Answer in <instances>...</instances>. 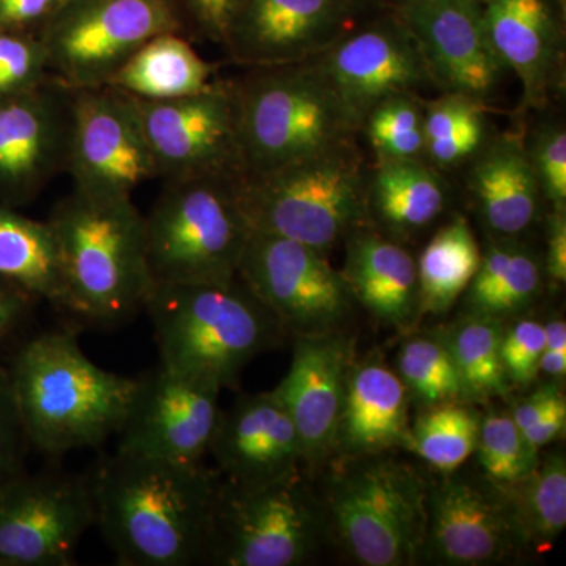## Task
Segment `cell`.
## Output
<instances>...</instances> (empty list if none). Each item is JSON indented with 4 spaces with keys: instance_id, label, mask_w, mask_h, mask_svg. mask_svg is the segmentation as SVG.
Returning <instances> with one entry per match:
<instances>
[{
    "instance_id": "cell-30",
    "label": "cell",
    "mask_w": 566,
    "mask_h": 566,
    "mask_svg": "<svg viewBox=\"0 0 566 566\" xmlns=\"http://www.w3.org/2000/svg\"><path fill=\"white\" fill-rule=\"evenodd\" d=\"M539 256L517 240H493L464 292L465 314L502 322L521 314L542 292Z\"/></svg>"
},
{
    "instance_id": "cell-14",
    "label": "cell",
    "mask_w": 566,
    "mask_h": 566,
    "mask_svg": "<svg viewBox=\"0 0 566 566\" xmlns=\"http://www.w3.org/2000/svg\"><path fill=\"white\" fill-rule=\"evenodd\" d=\"M132 98L158 178L241 174L233 85L214 82L196 95L164 102Z\"/></svg>"
},
{
    "instance_id": "cell-16",
    "label": "cell",
    "mask_w": 566,
    "mask_h": 566,
    "mask_svg": "<svg viewBox=\"0 0 566 566\" xmlns=\"http://www.w3.org/2000/svg\"><path fill=\"white\" fill-rule=\"evenodd\" d=\"M460 469L430 483L420 562L493 565L526 547L505 491L483 474H460Z\"/></svg>"
},
{
    "instance_id": "cell-5",
    "label": "cell",
    "mask_w": 566,
    "mask_h": 566,
    "mask_svg": "<svg viewBox=\"0 0 566 566\" xmlns=\"http://www.w3.org/2000/svg\"><path fill=\"white\" fill-rule=\"evenodd\" d=\"M430 483L416 468L387 452L340 455L324 482L327 535L364 566L420 562Z\"/></svg>"
},
{
    "instance_id": "cell-12",
    "label": "cell",
    "mask_w": 566,
    "mask_h": 566,
    "mask_svg": "<svg viewBox=\"0 0 566 566\" xmlns=\"http://www.w3.org/2000/svg\"><path fill=\"white\" fill-rule=\"evenodd\" d=\"M95 521L88 475L22 472L0 485V566L74 565Z\"/></svg>"
},
{
    "instance_id": "cell-22",
    "label": "cell",
    "mask_w": 566,
    "mask_h": 566,
    "mask_svg": "<svg viewBox=\"0 0 566 566\" xmlns=\"http://www.w3.org/2000/svg\"><path fill=\"white\" fill-rule=\"evenodd\" d=\"M349 345L340 335L296 337L289 374L275 387L292 417L304 463L335 452L349 374Z\"/></svg>"
},
{
    "instance_id": "cell-17",
    "label": "cell",
    "mask_w": 566,
    "mask_h": 566,
    "mask_svg": "<svg viewBox=\"0 0 566 566\" xmlns=\"http://www.w3.org/2000/svg\"><path fill=\"white\" fill-rule=\"evenodd\" d=\"M311 61L360 128L376 104L415 95L431 82L415 39L397 13L357 24Z\"/></svg>"
},
{
    "instance_id": "cell-28",
    "label": "cell",
    "mask_w": 566,
    "mask_h": 566,
    "mask_svg": "<svg viewBox=\"0 0 566 566\" xmlns=\"http://www.w3.org/2000/svg\"><path fill=\"white\" fill-rule=\"evenodd\" d=\"M212 74L214 65L182 32H164L142 44L106 85L134 98L164 102L207 91L214 84Z\"/></svg>"
},
{
    "instance_id": "cell-49",
    "label": "cell",
    "mask_w": 566,
    "mask_h": 566,
    "mask_svg": "<svg viewBox=\"0 0 566 566\" xmlns=\"http://www.w3.org/2000/svg\"><path fill=\"white\" fill-rule=\"evenodd\" d=\"M33 297L13 283L0 281V340L20 324Z\"/></svg>"
},
{
    "instance_id": "cell-31",
    "label": "cell",
    "mask_w": 566,
    "mask_h": 566,
    "mask_svg": "<svg viewBox=\"0 0 566 566\" xmlns=\"http://www.w3.org/2000/svg\"><path fill=\"white\" fill-rule=\"evenodd\" d=\"M482 251L463 216H455L424 245L417 263L420 315H441L463 296Z\"/></svg>"
},
{
    "instance_id": "cell-3",
    "label": "cell",
    "mask_w": 566,
    "mask_h": 566,
    "mask_svg": "<svg viewBox=\"0 0 566 566\" xmlns=\"http://www.w3.org/2000/svg\"><path fill=\"white\" fill-rule=\"evenodd\" d=\"M70 294L71 314L99 326L128 322L153 285L145 218L133 197L73 191L50 219Z\"/></svg>"
},
{
    "instance_id": "cell-7",
    "label": "cell",
    "mask_w": 566,
    "mask_h": 566,
    "mask_svg": "<svg viewBox=\"0 0 566 566\" xmlns=\"http://www.w3.org/2000/svg\"><path fill=\"white\" fill-rule=\"evenodd\" d=\"M368 174L353 144L260 174L234 178L252 232L324 253L368 221Z\"/></svg>"
},
{
    "instance_id": "cell-19",
    "label": "cell",
    "mask_w": 566,
    "mask_h": 566,
    "mask_svg": "<svg viewBox=\"0 0 566 566\" xmlns=\"http://www.w3.org/2000/svg\"><path fill=\"white\" fill-rule=\"evenodd\" d=\"M367 0H243L226 51L251 69L311 61L359 24Z\"/></svg>"
},
{
    "instance_id": "cell-4",
    "label": "cell",
    "mask_w": 566,
    "mask_h": 566,
    "mask_svg": "<svg viewBox=\"0 0 566 566\" xmlns=\"http://www.w3.org/2000/svg\"><path fill=\"white\" fill-rule=\"evenodd\" d=\"M145 311L161 365L233 389L245 365L277 344L274 315L240 279L230 283H155Z\"/></svg>"
},
{
    "instance_id": "cell-13",
    "label": "cell",
    "mask_w": 566,
    "mask_h": 566,
    "mask_svg": "<svg viewBox=\"0 0 566 566\" xmlns=\"http://www.w3.org/2000/svg\"><path fill=\"white\" fill-rule=\"evenodd\" d=\"M66 174L74 191L96 197H133L158 178L132 96L107 85L71 93Z\"/></svg>"
},
{
    "instance_id": "cell-29",
    "label": "cell",
    "mask_w": 566,
    "mask_h": 566,
    "mask_svg": "<svg viewBox=\"0 0 566 566\" xmlns=\"http://www.w3.org/2000/svg\"><path fill=\"white\" fill-rule=\"evenodd\" d=\"M0 281L70 312L61 251L50 221H35L0 203Z\"/></svg>"
},
{
    "instance_id": "cell-27",
    "label": "cell",
    "mask_w": 566,
    "mask_h": 566,
    "mask_svg": "<svg viewBox=\"0 0 566 566\" xmlns=\"http://www.w3.org/2000/svg\"><path fill=\"white\" fill-rule=\"evenodd\" d=\"M449 203V188L424 159L378 161L368 175V219L394 237H409L433 223Z\"/></svg>"
},
{
    "instance_id": "cell-48",
    "label": "cell",
    "mask_w": 566,
    "mask_h": 566,
    "mask_svg": "<svg viewBox=\"0 0 566 566\" xmlns=\"http://www.w3.org/2000/svg\"><path fill=\"white\" fill-rule=\"evenodd\" d=\"M564 392L558 386V381L551 382V385L539 387L526 400L520 401L512 411L513 422L521 431H526L535 420L545 415L547 409L551 408Z\"/></svg>"
},
{
    "instance_id": "cell-21",
    "label": "cell",
    "mask_w": 566,
    "mask_h": 566,
    "mask_svg": "<svg viewBox=\"0 0 566 566\" xmlns=\"http://www.w3.org/2000/svg\"><path fill=\"white\" fill-rule=\"evenodd\" d=\"M227 485L256 488L300 471L303 450L275 390L244 395L222 411L210 446Z\"/></svg>"
},
{
    "instance_id": "cell-41",
    "label": "cell",
    "mask_w": 566,
    "mask_h": 566,
    "mask_svg": "<svg viewBox=\"0 0 566 566\" xmlns=\"http://www.w3.org/2000/svg\"><path fill=\"white\" fill-rule=\"evenodd\" d=\"M545 352V324L523 319L504 329L501 357L510 385L531 386L539 375V359Z\"/></svg>"
},
{
    "instance_id": "cell-2",
    "label": "cell",
    "mask_w": 566,
    "mask_h": 566,
    "mask_svg": "<svg viewBox=\"0 0 566 566\" xmlns=\"http://www.w3.org/2000/svg\"><path fill=\"white\" fill-rule=\"evenodd\" d=\"M9 374L29 441L50 457L96 449L117 434L137 382L93 364L71 333L32 338Z\"/></svg>"
},
{
    "instance_id": "cell-50",
    "label": "cell",
    "mask_w": 566,
    "mask_h": 566,
    "mask_svg": "<svg viewBox=\"0 0 566 566\" xmlns=\"http://www.w3.org/2000/svg\"><path fill=\"white\" fill-rule=\"evenodd\" d=\"M397 2V7L405 6V3L411 2V0H395Z\"/></svg>"
},
{
    "instance_id": "cell-43",
    "label": "cell",
    "mask_w": 566,
    "mask_h": 566,
    "mask_svg": "<svg viewBox=\"0 0 566 566\" xmlns=\"http://www.w3.org/2000/svg\"><path fill=\"white\" fill-rule=\"evenodd\" d=\"M182 18L188 17L205 39L226 46L230 29L243 0H177Z\"/></svg>"
},
{
    "instance_id": "cell-40",
    "label": "cell",
    "mask_w": 566,
    "mask_h": 566,
    "mask_svg": "<svg viewBox=\"0 0 566 566\" xmlns=\"http://www.w3.org/2000/svg\"><path fill=\"white\" fill-rule=\"evenodd\" d=\"M543 200L551 210H566V132L557 123H547L527 145Z\"/></svg>"
},
{
    "instance_id": "cell-1",
    "label": "cell",
    "mask_w": 566,
    "mask_h": 566,
    "mask_svg": "<svg viewBox=\"0 0 566 566\" xmlns=\"http://www.w3.org/2000/svg\"><path fill=\"white\" fill-rule=\"evenodd\" d=\"M91 480L95 526L125 566L210 564L221 480L203 463L115 450Z\"/></svg>"
},
{
    "instance_id": "cell-15",
    "label": "cell",
    "mask_w": 566,
    "mask_h": 566,
    "mask_svg": "<svg viewBox=\"0 0 566 566\" xmlns=\"http://www.w3.org/2000/svg\"><path fill=\"white\" fill-rule=\"evenodd\" d=\"M221 387L159 364L137 378L117 450L174 463H202L218 427Z\"/></svg>"
},
{
    "instance_id": "cell-20",
    "label": "cell",
    "mask_w": 566,
    "mask_h": 566,
    "mask_svg": "<svg viewBox=\"0 0 566 566\" xmlns=\"http://www.w3.org/2000/svg\"><path fill=\"white\" fill-rule=\"evenodd\" d=\"M395 13L442 91L485 102L497 88L505 69L488 40L482 0H411Z\"/></svg>"
},
{
    "instance_id": "cell-46",
    "label": "cell",
    "mask_w": 566,
    "mask_h": 566,
    "mask_svg": "<svg viewBox=\"0 0 566 566\" xmlns=\"http://www.w3.org/2000/svg\"><path fill=\"white\" fill-rule=\"evenodd\" d=\"M539 374L553 381L566 375V323L562 318L545 324V352L539 359Z\"/></svg>"
},
{
    "instance_id": "cell-45",
    "label": "cell",
    "mask_w": 566,
    "mask_h": 566,
    "mask_svg": "<svg viewBox=\"0 0 566 566\" xmlns=\"http://www.w3.org/2000/svg\"><path fill=\"white\" fill-rule=\"evenodd\" d=\"M545 271L551 282H566V210H551L546 227Z\"/></svg>"
},
{
    "instance_id": "cell-25",
    "label": "cell",
    "mask_w": 566,
    "mask_h": 566,
    "mask_svg": "<svg viewBox=\"0 0 566 566\" xmlns=\"http://www.w3.org/2000/svg\"><path fill=\"white\" fill-rule=\"evenodd\" d=\"M342 274L353 300L382 323L406 331L419 318L416 259L397 241L364 227L354 230Z\"/></svg>"
},
{
    "instance_id": "cell-32",
    "label": "cell",
    "mask_w": 566,
    "mask_h": 566,
    "mask_svg": "<svg viewBox=\"0 0 566 566\" xmlns=\"http://www.w3.org/2000/svg\"><path fill=\"white\" fill-rule=\"evenodd\" d=\"M499 486V485H497ZM512 505L524 546L549 547L566 526V461L562 452L539 455L523 482L501 486Z\"/></svg>"
},
{
    "instance_id": "cell-6",
    "label": "cell",
    "mask_w": 566,
    "mask_h": 566,
    "mask_svg": "<svg viewBox=\"0 0 566 566\" xmlns=\"http://www.w3.org/2000/svg\"><path fill=\"white\" fill-rule=\"evenodd\" d=\"M241 174L353 144L359 122L312 61L252 69L233 85Z\"/></svg>"
},
{
    "instance_id": "cell-51",
    "label": "cell",
    "mask_w": 566,
    "mask_h": 566,
    "mask_svg": "<svg viewBox=\"0 0 566 566\" xmlns=\"http://www.w3.org/2000/svg\"><path fill=\"white\" fill-rule=\"evenodd\" d=\"M65 2H66V0H62V3H65Z\"/></svg>"
},
{
    "instance_id": "cell-26",
    "label": "cell",
    "mask_w": 566,
    "mask_h": 566,
    "mask_svg": "<svg viewBox=\"0 0 566 566\" xmlns=\"http://www.w3.org/2000/svg\"><path fill=\"white\" fill-rule=\"evenodd\" d=\"M409 394L400 376L379 360L349 367L335 452L370 455L405 447Z\"/></svg>"
},
{
    "instance_id": "cell-36",
    "label": "cell",
    "mask_w": 566,
    "mask_h": 566,
    "mask_svg": "<svg viewBox=\"0 0 566 566\" xmlns=\"http://www.w3.org/2000/svg\"><path fill=\"white\" fill-rule=\"evenodd\" d=\"M398 376L420 405L468 400L463 379L441 335H419L401 346Z\"/></svg>"
},
{
    "instance_id": "cell-33",
    "label": "cell",
    "mask_w": 566,
    "mask_h": 566,
    "mask_svg": "<svg viewBox=\"0 0 566 566\" xmlns=\"http://www.w3.org/2000/svg\"><path fill=\"white\" fill-rule=\"evenodd\" d=\"M502 334L499 319L471 314L439 334L452 353L468 400L509 395L512 385L502 364Z\"/></svg>"
},
{
    "instance_id": "cell-34",
    "label": "cell",
    "mask_w": 566,
    "mask_h": 566,
    "mask_svg": "<svg viewBox=\"0 0 566 566\" xmlns=\"http://www.w3.org/2000/svg\"><path fill=\"white\" fill-rule=\"evenodd\" d=\"M424 161L450 169L474 158L485 142L482 99L461 93H444L423 107Z\"/></svg>"
},
{
    "instance_id": "cell-8",
    "label": "cell",
    "mask_w": 566,
    "mask_h": 566,
    "mask_svg": "<svg viewBox=\"0 0 566 566\" xmlns=\"http://www.w3.org/2000/svg\"><path fill=\"white\" fill-rule=\"evenodd\" d=\"M237 177L197 175L166 180L144 216L153 282L237 281L252 233L234 189Z\"/></svg>"
},
{
    "instance_id": "cell-18",
    "label": "cell",
    "mask_w": 566,
    "mask_h": 566,
    "mask_svg": "<svg viewBox=\"0 0 566 566\" xmlns=\"http://www.w3.org/2000/svg\"><path fill=\"white\" fill-rule=\"evenodd\" d=\"M71 88L51 80L0 99V203L32 202L66 172Z\"/></svg>"
},
{
    "instance_id": "cell-39",
    "label": "cell",
    "mask_w": 566,
    "mask_h": 566,
    "mask_svg": "<svg viewBox=\"0 0 566 566\" xmlns=\"http://www.w3.org/2000/svg\"><path fill=\"white\" fill-rule=\"evenodd\" d=\"M40 33L0 31V99L51 81Z\"/></svg>"
},
{
    "instance_id": "cell-38",
    "label": "cell",
    "mask_w": 566,
    "mask_h": 566,
    "mask_svg": "<svg viewBox=\"0 0 566 566\" xmlns=\"http://www.w3.org/2000/svg\"><path fill=\"white\" fill-rule=\"evenodd\" d=\"M475 453L482 474L499 486L523 482L539 461V450L528 444L512 416L497 411L482 417Z\"/></svg>"
},
{
    "instance_id": "cell-11",
    "label": "cell",
    "mask_w": 566,
    "mask_h": 566,
    "mask_svg": "<svg viewBox=\"0 0 566 566\" xmlns=\"http://www.w3.org/2000/svg\"><path fill=\"white\" fill-rule=\"evenodd\" d=\"M238 279L296 337L334 333L352 312L344 274L326 253L289 238L252 232Z\"/></svg>"
},
{
    "instance_id": "cell-23",
    "label": "cell",
    "mask_w": 566,
    "mask_h": 566,
    "mask_svg": "<svg viewBox=\"0 0 566 566\" xmlns=\"http://www.w3.org/2000/svg\"><path fill=\"white\" fill-rule=\"evenodd\" d=\"M491 48L523 87L524 104L542 109L560 76L564 29L554 0H482Z\"/></svg>"
},
{
    "instance_id": "cell-9",
    "label": "cell",
    "mask_w": 566,
    "mask_h": 566,
    "mask_svg": "<svg viewBox=\"0 0 566 566\" xmlns=\"http://www.w3.org/2000/svg\"><path fill=\"white\" fill-rule=\"evenodd\" d=\"M327 536L319 495L300 471L256 488L221 482L210 564H307Z\"/></svg>"
},
{
    "instance_id": "cell-44",
    "label": "cell",
    "mask_w": 566,
    "mask_h": 566,
    "mask_svg": "<svg viewBox=\"0 0 566 566\" xmlns=\"http://www.w3.org/2000/svg\"><path fill=\"white\" fill-rule=\"evenodd\" d=\"M62 0H0V31L40 33Z\"/></svg>"
},
{
    "instance_id": "cell-47",
    "label": "cell",
    "mask_w": 566,
    "mask_h": 566,
    "mask_svg": "<svg viewBox=\"0 0 566 566\" xmlns=\"http://www.w3.org/2000/svg\"><path fill=\"white\" fill-rule=\"evenodd\" d=\"M566 427V400L565 395L551 406L549 409L535 420L526 431H523L524 438L528 444L536 450H542L543 447L551 444L556 439L564 436Z\"/></svg>"
},
{
    "instance_id": "cell-24",
    "label": "cell",
    "mask_w": 566,
    "mask_h": 566,
    "mask_svg": "<svg viewBox=\"0 0 566 566\" xmlns=\"http://www.w3.org/2000/svg\"><path fill=\"white\" fill-rule=\"evenodd\" d=\"M474 156L468 186L480 221L494 240H517L538 222L545 203L527 145L509 134Z\"/></svg>"
},
{
    "instance_id": "cell-35",
    "label": "cell",
    "mask_w": 566,
    "mask_h": 566,
    "mask_svg": "<svg viewBox=\"0 0 566 566\" xmlns=\"http://www.w3.org/2000/svg\"><path fill=\"white\" fill-rule=\"evenodd\" d=\"M482 417L464 400L427 406L409 428L406 449L442 474L457 471L475 453Z\"/></svg>"
},
{
    "instance_id": "cell-37",
    "label": "cell",
    "mask_w": 566,
    "mask_h": 566,
    "mask_svg": "<svg viewBox=\"0 0 566 566\" xmlns=\"http://www.w3.org/2000/svg\"><path fill=\"white\" fill-rule=\"evenodd\" d=\"M376 163L424 159L423 106L415 95L390 96L364 118Z\"/></svg>"
},
{
    "instance_id": "cell-10",
    "label": "cell",
    "mask_w": 566,
    "mask_h": 566,
    "mask_svg": "<svg viewBox=\"0 0 566 566\" xmlns=\"http://www.w3.org/2000/svg\"><path fill=\"white\" fill-rule=\"evenodd\" d=\"M177 0H66L40 31L50 73L71 91L103 87L164 32H182Z\"/></svg>"
},
{
    "instance_id": "cell-42",
    "label": "cell",
    "mask_w": 566,
    "mask_h": 566,
    "mask_svg": "<svg viewBox=\"0 0 566 566\" xmlns=\"http://www.w3.org/2000/svg\"><path fill=\"white\" fill-rule=\"evenodd\" d=\"M31 447L9 370L0 367V485L24 472L25 457Z\"/></svg>"
}]
</instances>
